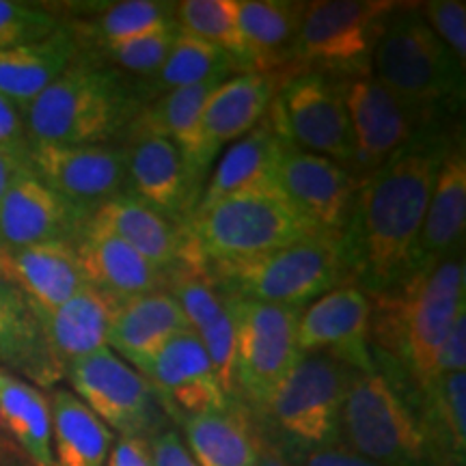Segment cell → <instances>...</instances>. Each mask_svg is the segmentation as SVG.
Wrapping results in <instances>:
<instances>
[{
    "label": "cell",
    "mask_w": 466,
    "mask_h": 466,
    "mask_svg": "<svg viewBox=\"0 0 466 466\" xmlns=\"http://www.w3.org/2000/svg\"><path fill=\"white\" fill-rule=\"evenodd\" d=\"M451 143L445 127L428 126L380 168L359 179L343 242L350 281L367 296L393 289L410 272L436 173Z\"/></svg>",
    "instance_id": "obj_1"
},
{
    "label": "cell",
    "mask_w": 466,
    "mask_h": 466,
    "mask_svg": "<svg viewBox=\"0 0 466 466\" xmlns=\"http://www.w3.org/2000/svg\"><path fill=\"white\" fill-rule=\"evenodd\" d=\"M370 341L421 387L460 309L466 307L462 248L410 272L393 289L370 296Z\"/></svg>",
    "instance_id": "obj_2"
},
{
    "label": "cell",
    "mask_w": 466,
    "mask_h": 466,
    "mask_svg": "<svg viewBox=\"0 0 466 466\" xmlns=\"http://www.w3.org/2000/svg\"><path fill=\"white\" fill-rule=\"evenodd\" d=\"M374 367L352 371L341 408V445L380 466H442L428 430L415 380L371 346Z\"/></svg>",
    "instance_id": "obj_3"
},
{
    "label": "cell",
    "mask_w": 466,
    "mask_h": 466,
    "mask_svg": "<svg viewBox=\"0 0 466 466\" xmlns=\"http://www.w3.org/2000/svg\"><path fill=\"white\" fill-rule=\"evenodd\" d=\"M141 106L132 80L78 56L25 108L28 145H113Z\"/></svg>",
    "instance_id": "obj_4"
},
{
    "label": "cell",
    "mask_w": 466,
    "mask_h": 466,
    "mask_svg": "<svg viewBox=\"0 0 466 466\" xmlns=\"http://www.w3.org/2000/svg\"><path fill=\"white\" fill-rule=\"evenodd\" d=\"M371 74L423 124L442 126L464 100V66L425 25L417 5H398L378 39Z\"/></svg>",
    "instance_id": "obj_5"
},
{
    "label": "cell",
    "mask_w": 466,
    "mask_h": 466,
    "mask_svg": "<svg viewBox=\"0 0 466 466\" xmlns=\"http://www.w3.org/2000/svg\"><path fill=\"white\" fill-rule=\"evenodd\" d=\"M354 370L324 352L300 354L289 374L255 415L266 450L288 460L341 445V408Z\"/></svg>",
    "instance_id": "obj_6"
},
{
    "label": "cell",
    "mask_w": 466,
    "mask_h": 466,
    "mask_svg": "<svg viewBox=\"0 0 466 466\" xmlns=\"http://www.w3.org/2000/svg\"><path fill=\"white\" fill-rule=\"evenodd\" d=\"M184 231L209 266L258 258L322 233L302 217L277 179L233 192L195 212Z\"/></svg>",
    "instance_id": "obj_7"
},
{
    "label": "cell",
    "mask_w": 466,
    "mask_h": 466,
    "mask_svg": "<svg viewBox=\"0 0 466 466\" xmlns=\"http://www.w3.org/2000/svg\"><path fill=\"white\" fill-rule=\"evenodd\" d=\"M209 270L227 294L289 309H305L350 281L346 242L337 233H319L258 258L214 264Z\"/></svg>",
    "instance_id": "obj_8"
},
{
    "label": "cell",
    "mask_w": 466,
    "mask_h": 466,
    "mask_svg": "<svg viewBox=\"0 0 466 466\" xmlns=\"http://www.w3.org/2000/svg\"><path fill=\"white\" fill-rule=\"evenodd\" d=\"M395 7L398 3L389 0L307 3L291 46V72H322L335 78L370 74L376 44Z\"/></svg>",
    "instance_id": "obj_9"
},
{
    "label": "cell",
    "mask_w": 466,
    "mask_h": 466,
    "mask_svg": "<svg viewBox=\"0 0 466 466\" xmlns=\"http://www.w3.org/2000/svg\"><path fill=\"white\" fill-rule=\"evenodd\" d=\"M227 299L236 329V401H240L248 415H255L300 357L299 316L302 309L268 305L231 294Z\"/></svg>",
    "instance_id": "obj_10"
},
{
    "label": "cell",
    "mask_w": 466,
    "mask_h": 466,
    "mask_svg": "<svg viewBox=\"0 0 466 466\" xmlns=\"http://www.w3.org/2000/svg\"><path fill=\"white\" fill-rule=\"evenodd\" d=\"M74 395L124 439L149 441L165 430L167 412L141 371L108 346L66 367Z\"/></svg>",
    "instance_id": "obj_11"
},
{
    "label": "cell",
    "mask_w": 466,
    "mask_h": 466,
    "mask_svg": "<svg viewBox=\"0 0 466 466\" xmlns=\"http://www.w3.org/2000/svg\"><path fill=\"white\" fill-rule=\"evenodd\" d=\"M294 147L335 160L352 173L354 143L341 78L322 72H291L272 100Z\"/></svg>",
    "instance_id": "obj_12"
},
{
    "label": "cell",
    "mask_w": 466,
    "mask_h": 466,
    "mask_svg": "<svg viewBox=\"0 0 466 466\" xmlns=\"http://www.w3.org/2000/svg\"><path fill=\"white\" fill-rule=\"evenodd\" d=\"M341 86L354 143L352 175L357 179L380 168L430 126L378 83L371 72L341 78Z\"/></svg>",
    "instance_id": "obj_13"
},
{
    "label": "cell",
    "mask_w": 466,
    "mask_h": 466,
    "mask_svg": "<svg viewBox=\"0 0 466 466\" xmlns=\"http://www.w3.org/2000/svg\"><path fill=\"white\" fill-rule=\"evenodd\" d=\"M28 167L58 197L89 214L127 192L124 145H28Z\"/></svg>",
    "instance_id": "obj_14"
},
{
    "label": "cell",
    "mask_w": 466,
    "mask_h": 466,
    "mask_svg": "<svg viewBox=\"0 0 466 466\" xmlns=\"http://www.w3.org/2000/svg\"><path fill=\"white\" fill-rule=\"evenodd\" d=\"M167 291L179 302L190 330L199 337L206 348L220 387L227 398L236 400V329L229 299L217 283L209 266L199 258L195 248L186 247V255L167 275Z\"/></svg>",
    "instance_id": "obj_15"
},
{
    "label": "cell",
    "mask_w": 466,
    "mask_h": 466,
    "mask_svg": "<svg viewBox=\"0 0 466 466\" xmlns=\"http://www.w3.org/2000/svg\"><path fill=\"white\" fill-rule=\"evenodd\" d=\"M371 302L354 281L337 285L299 316L300 354L324 352L354 371L374 367L370 341Z\"/></svg>",
    "instance_id": "obj_16"
},
{
    "label": "cell",
    "mask_w": 466,
    "mask_h": 466,
    "mask_svg": "<svg viewBox=\"0 0 466 466\" xmlns=\"http://www.w3.org/2000/svg\"><path fill=\"white\" fill-rule=\"evenodd\" d=\"M275 179L302 217L319 231L343 236L359 188V179L346 167L288 145Z\"/></svg>",
    "instance_id": "obj_17"
},
{
    "label": "cell",
    "mask_w": 466,
    "mask_h": 466,
    "mask_svg": "<svg viewBox=\"0 0 466 466\" xmlns=\"http://www.w3.org/2000/svg\"><path fill=\"white\" fill-rule=\"evenodd\" d=\"M143 376L156 389L162 408L175 421L179 417L227 410L233 404L220 387L206 348L192 330L167 341Z\"/></svg>",
    "instance_id": "obj_18"
},
{
    "label": "cell",
    "mask_w": 466,
    "mask_h": 466,
    "mask_svg": "<svg viewBox=\"0 0 466 466\" xmlns=\"http://www.w3.org/2000/svg\"><path fill=\"white\" fill-rule=\"evenodd\" d=\"M89 212L76 208L48 188L25 167L0 203V248L33 247L44 242H76Z\"/></svg>",
    "instance_id": "obj_19"
},
{
    "label": "cell",
    "mask_w": 466,
    "mask_h": 466,
    "mask_svg": "<svg viewBox=\"0 0 466 466\" xmlns=\"http://www.w3.org/2000/svg\"><path fill=\"white\" fill-rule=\"evenodd\" d=\"M126 138L127 192L165 218L186 225L201 190L192 179L182 151L160 134L141 132L127 134Z\"/></svg>",
    "instance_id": "obj_20"
},
{
    "label": "cell",
    "mask_w": 466,
    "mask_h": 466,
    "mask_svg": "<svg viewBox=\"0 0 466 466\" xmlns=\"http://www.w3.org/2000/svg\"><path fill=\"white\" fill-rule=\"evenodd\" d=\"M285 80L279 72H242L220 83L203 108V168L209 173L217 156L240 141L270 110Z\"/></svg>",
    "instance_id": "obj_21"
},
{
    "label": "cell",
    "mask_w": 466,
    "mask_h": 466,
    "mask_svg": "<svg viewBox=\"0 0 466 466\" xmlns=\"http://www.w3.org/2000/svg\"><path fill=\"white\" fill-rule=\"evenodd\" d=\"M80 270L91 288L110 300L124 302L134 296L167 288V275L137 253L113 231L86 220L74 242Z\"/></svg>",
    "instance_id": "obj_22"
},
{
    "label": "cell",
    "mask_w": 466,
    "mask_h": 466,
    "mask_svg": "<svg viewBox=\"0 0 466 466\" xmlns=\"http://www.w3.org/2000/svg\"><path fill=\"white\" fill-rule=\"evenodd\" d=\"M0 370L39 389H55L66 378L35 305L5 279H0Z\"/></svg>",
    "instance_id": "obj_23"
},
{
    "label": "cell",
    "mask_w": 466,
    "mask_h": 466,
    "mask_svg": "<svg viewBox=\"0 0 466 466\" xmlns=\"http://www.w3.org/2000/svg\"><path fill=\"white\" fill-rule=\"evenodd\" d=\"M186 330H190V324L179 302L171 291L158 289L116 302L106 346L143 374L156 352Z\"/></svg>",
    "instance_id": "obj_24"
},
{
    "label": "cell",
    "mask_w": 466,
    "mask_h": 466,
    "mask_svg": "<svg viewBox=\"0 0 466 466\" xmlns=\"http://www.w3.org/2000/svg\"><path fill=\"white\" fill-rule=\"evenodd\" d=\"M0 279L15 285L35 307L56 309L86 288L72 242L0 248Z\"/></svg>",
    "instance_id": "obj_25"
},
{
    "label": "cell",
    "mask_w": 466,
    "mask_h": 466,
    "mask_svg": "<svg viewBox=\"0 0 466 466\" xmlns=\"http://www.w3.org/2000/svg\"><path fill=\"white\" fill-rule=\"evenodd\" d=\"M466 227V154L464 143L453 138L445 160L436 173L432 195L425 209L421 231L412 255L410 272L434 264L462 248ZM408 272V275H410Z\"/></svg>",
    "instance_id": "obj_26"
},
{
    "label": "cell",
    "mask_w": 466,
    "mask_h": 466,
    "mask_svg": "<svg viewBox=\"0 0 466 466\" xmlns=\"http://www.w3.org/2000/svg\"><path fill=\"white\" fill-rule=\"evenodd\" d=\"M288 145H291L288 134L270 104V110L264 119L247 137L227 147L223 158L218 160L217 168L208 177L206 188L201 190L195 212H201L233 192L275 179L277 165Z\"/></svg>",
    "instance_id": "obj_27"
},
{
    "label": "cell",
    "mask_w": 466,
    "mask_h": 466,
    "mask_svg": "<svg viewBox=\"0 0 466 466\" xmlns=\"http://www.w3.org/2000/svg\"><path fill=\"white\" fill-rule=\"evenodd\" d=\"M63 25L72 31L80 50L100 48L138 37L162 26H173L175 3L162 0H119V3L56 5Z\"/></svg>",
    "instance_id": "obj_28"
},
{
    "label": "cell",
    "mask_w": 466,
    "mask_h": 466,
    "mask_svg": "<svg viewBox=\"0 0 466 466\" xmlns=\"http://www.w3.org/2000/svg\"><path fill=\"white\" fill-rule=\"evenodd\" d=\"M89 220L113 231L165 275L182 261L188 247L184 225L165 218L130 192L102 203Z\"/></svg>",
    "instance_id": "obj_29"
},
{
    "label": "cell",
    "mask_w": 466,
    "mask_h": 466,
    "mask_svg": "<svg viewBox=\"0 0 466 466\" xmlns=\"http://www.w3.org/2000/svg\"><path fill=\"white\" fill-rule=\"evenodd\" d=\"M223 80H208V83L186 86L167 93L158 100L143 104L127 134H160L182 151L188 171L199 186L206 182V168H203V108L208 97Z\"/></svg>",
    "instance_id": "obj_30"
},
{
    "label": "cell",
    "mask_w": 466,
    "mask_h": 466,
    "mask_svg": "<svg viewBox=\"0 0 466 466\" xmlns=\"http://www.w3.org/2000/svg\"><path fill=\"white\" fill-rule=\"evenodd\" d=\"M115 307V300L91 285H86L56 309L35 307L46 341L63 370L74 360L106 348Z\"/></svg>",
    "instance_id": "obj_31"
},
{
    "label": "cell",
    "mask_w": 466,
    "mask_h": 466,
    "mask_svg": "<svg viewBox=\"0 0 466 466\" xmlns=\"http://www.w3.org/2000/svg\"><path fill=\"white\" fill-rule=\"evenodd\" d=\"M186 450L199 466H259L264 445L242 406L179 417Z\"/></svg>",
    "instance_id": "obj_32"
},
{
    "label": "cell",
    "mask_w": 466,
    "mask_h": 466,
    "mask_svg": "<svg viewBox=\"0 0 466 466\" xmlns=\"http://www.w3.org/2000/svg\"><path fill=\"white\" fill-rule=\"evenodd\" d=\"M78 58V44L63 25L42 42L0 52V93L25 110Z\"/></svg>",
    "instance_id": "obj_33"
},
{
    "label": "cell",
    "mask_w": 466,
    "mask_h": 466,
    "mask_svg": "<svg viewBox=\"0 0 466 466\" xmlns=\"http://www.w3.org/2000/svg\"><path fill=\"white\" fill-rule=\"evenodd\" d=\"M307 3L238 0V25L255 72L285 74Z\"/></svg>",
    "instance_id": "obj_34"
},
{
    "label": "cell",
    "mask_w": 466,
    "mask_h": 466,
    "mask_svg": "<svg viewBox=\"0 0 466 466\" xmlns=\"http://www.w3.org/2000/svg\"><path fill=\"white\" fill-rule=\"evenodd\" d=\"M52 458L55 466H106L115 434L69 389H52Z\"/></svg>",
    "instance_id": "obj_35"
},
{
    "label": "cell",
    "mask_w": 466,
    "mask_h": 466,
    "mask_svg": "<svg viewBox=\"0 0 466 466\" xmlns=\"http://www.w3.org/2000/svg\"><path fill=\"white\" fill-rule=\"evenodd\" d=\"M242 72L247 69L225 50L179 31L158 72L132 85L138 102L147 104L171 91L208 83V80H227Z\"/></svg>",
    "instance_id": "obj_36"
},
{
    "label": "cell",
    "mask_w": 466,
    "mask_h": 466,
    "mask_svg": "<svg viewBox=\"0 0 466 466\" xmlns=\"http://www.w3.org/2000/svg\"><path fill=\"white\" fill-rule=\"evenodd\" d=\"M0 423L33 466H55L48 395L5 370H0Z\"/></svg>",
    "instance_id": "obj_37"
},
{
    "label": "cell",
    "mask_w": 466,
    "mask_h": 466,
    "mask_svg": "<svg viewBox=\"0 0 466 466\" xmlns=\"http://www.w3.org/2000/svg\"><path fill=\"white\" fill-rule=\"evenodd\" d=\"M417 389L425 430L442 466H464L466 371L436 376Z\"/></svg>",
    "instance_id": "obj_38"
},
{
    "label": "cell",
    "mask_w": 466,
    "mask_h": 466,
    "mask_svg": "<svg viewBox=\"0 0 466 466\" xmlns=\"http://www.w3.org/2000/svg\"><path fill=\"white\" fill-rule=\"evenodd\" d=\"M175 22L182 33L217 46L247 72H255L238 25V0H182L175 3Z\"/></svg>",
    "instance_id": "obj_39"
},
{
    "label": "cell",
    "mask_w": 466,
    "mask_h": 466,
    "mask_svg": "<svg viewBox=\"0 0 466 466\" xmlns=\"http://www.w3.org/2000/svg\"><path fill=\"white\" fill-rule=\"evenodd\" d=\"M177 33V25L162 26L156 28V31L138 35V37L126 39V42L80 50L78 56L97 63V66L115 69V72L126 76L132 83H141V80L149 78L151 74L158 72Z\"/></svg>",
    "instance_id": "obj_40"
},
{
    "label": "cell",
    "mask_w": 466,
    "mask_h": 466,
    "mask_svg": "<svg viewBox=\"0 0 466 466\" xmlns=\"http://www.w3.org/2000/svg\"><path fill=\"white\" fill-rule=\"evenodd\" d=\"M61 26V15L50 5L0 0V52L42 42Z\"/></svg>",
    "instance_id": "obj_41"
},
{
    "label": "cell",
    "mask_w": 466,
    "mask_h": 466,
    "mask_svg": "<svg viewBox=\"0 0 466 466\" xmlns=\"http://www.w3.org/2000/svg\"><path fill=\"white\" fill-rule=\"evenodd\" d=\"M425 25L466 66V5L462 0H430L417 5Z\"/></svg>",
    "instance_id": "obj_42"
},
{
    "label": "cell",
    "mask_w": 466,
    "mask_h": 466,
    "mask_svg": "<svg viewBox=\"0 0 466 466\" xmlns=\"http://www.w3.org/2000/svg\"><path fill=\"white\" fill-rule=\"evenodd\" d=\"M466 370V307L460 309V313L453 319L450 333L436 354V363L432 370V378L456 374ZM430 378V380H432Z\"/></svg>",
    "instance_id": "obj_43"
},
{
    "label": "cell",
    "mask_w": 466,
    "mask_h": 466,
    "mask_svg": "<svg viewBox=\"0 0 466 466\" xmlns=\"http://www.w3.org/2000/svg\"><path fill=\"white\" fill-rule=\"evenodd\" d=\"M0 149L28 156L25 110L0 93Z\"/></svg>",
    "instance_id": "obj_44"
},
{
    "label": "cell",
    "mask_w": 466,
    "mask_h": 466,
    "mask_svg": "<svg viewBox=\"0 0 466 466\" xmlns=\"http://www.w3.org/2000/svg\"><path fill=\"white\" fill-rule=\"evenodd\" d=\"M147 447L154 466H199L175 430L165 428L162 432L151 436Z\"/></svg>",
    "instance_id": "obj_45"
},
{
    "label": "cell",
    "mask_w": 466,
    "mask_h": 466,
    "mask_svg": "<svg viewBox=\"0 0 466 466\" xmlns=\"http://www.w3.org/2000/svg\"><path fill=\"white\" fill-rule=\"evenodd\" d=\"M285 462L289 466H380L371 462V460L359 456V453L346 450L343 445L299 453V456L288 458Z\"/></svg>",
    "instance_id": "obj_46"
},
{
    "label": "cell",
    "mask_w": 466,
    "mask_h": 466,
    "mask_svg": "<svg viewBox=\"0 0 466 466\" xmlns=\"http://www.w3.org/2000/svg\"><path fill=\"white\" fill-rule=\"evenodd\" d=\"M106 466H154L149 456L147 441L124 439V436H119V441L113 442Z\"/></svg>",
    "instance_id": "obj_47"
},
{
    "label": "cell",
    "mask_w": 466,
    "mask_h": 466,
    "mask_svg": "<svg viewBox=\"0 0 466 466\" xmlns=\"http://www.w3.org/2000/svg\"><path fill=\"white\" fill-rule=\"evenodd\" d=\"M28 167V156L11 154V151L0 149V203H3L5 192H7L9 184L14 182L17 171Z\"/></svg>",
    "instance_id": "obj_48"
},
{
    "label": "cell",
    "mask_w": 466,
    "mask_h": 466,
    "mask_svg": "<svg viewBox=\"0 0 466 466\" xmlns=\"http://www.w3.org/2000/svg\"><path fill=\"white\" fill-rule=\"evenodd\" d=\"M0 462L3 464H11V466H33L28 460L25 458V453H22L17 447L11 442V439L5 432L3 423H0Z\"/></svg>",
    "instance_id": "obj_49"
},
{
    "label": "cell",
    "mask_w": 466,
    "mask_h": 466,
    "mask_svg": "<svg viewBox=\"0 0 466 466\" xmlns=\"http://www.w3.org/2000/svg\"><path fill=\"white\" fill-rule=\"evenodd\" d=\"M259 466H289V464L285 462L283 458H279L275 451L266 450V447H264V453H261V462H259Z\"/></svg>",
    "instance_id": "obj_50"
},
{
    "label": "cell",
    "mask_w": 466,
    "mask_h": 466,
    "mask_svg": "<svg viewBox=\"0 0 466 466\" xmlns=\"http://www.w3.org/2000/svg\"><path fill=\"white\" fill-rule=\"evenodd\" d=\"M0 466H11V464H3V462H0Z\"/></svg>",
    "instance_id": "obj_51"
}]
</instances>
